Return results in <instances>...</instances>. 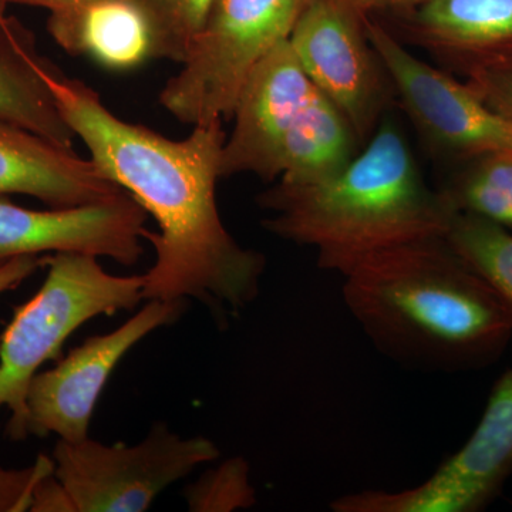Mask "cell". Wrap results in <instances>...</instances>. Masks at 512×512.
<instances>
[{
  "mask_svg": "<svg viewBox=\"0 0 512 512\" xmlns=\"http://www.w3.org/2000/svg\"><path fill=\"white\" fill-rule=\"evenodd\" d=\"M409 29L414 42L464 74L512 59V0H429Z\"/></svg>",
  "mask_w": 512,
  "mask_h": 512,
  "instance_id": "5bb4252c",
  "label": "cell"
},
{
  "mask_svg": "<svg viewBox=\"0 0 512 512\" xmlns=\"http://www.w3.org/2000/svg\"><path fill=\"white\" fill-rule=\"evenodd\" d=\"M52 64L37 50L32 30L15 16L0 15V119L72 147L76 134L46 82Z\"/></svg>",
  "mask_w": 512,
  "mask_h": 512,
  "instance_id": "9a60e30c",
  "label": "cell"
},
{
  "mask_svg": "<svg viewBox=\"0 0 512 512\" xmlns=\"http://www.w3.org/2000/svg\"><path fill=\"white\" fill-rule=\"evenodd\" d=\"M365 15L349 0H311L289 43L313 86L366 140L386 99L382 63L367 39Z\"/></svg>",
  "mask_w": 512,
  "mask_h": 512,
  "instance_id": "9c48e42d",
  "label": "cell"
},
{
  "mask_svg": "<svg viewBox=\"0 0 512 512\" xmlns=\"http://www.w3.org/2000/svg\"><path fill=\"white\" fill-rule=\"evenodd\" d=\"M343 279L349 312L375 348L400 365L481 369L512 338L510 309L444 238L370 256Z\"/></svg>",
  "mask_w": 512,
  "mask_h": 512,
  "instance_id": "7a4b0ae2",
  "label": "cell"
},
{
  "mask_svg": "<svg viewBox=\"0 0 512 512\" xmlns=\"http://www.w3.org/2000/svg\"><path fill=\"white\" fill-rule=\"evenodd\" d=\"M184 497L192 512H231L254 507L256 493L249 464L242 457L228 458L188 485Z\"/></svg>",
  "mask_w": 512,
  "mask_h": 512,
  "instance_id": "ffe728a7",
  "label": "cell"
},
{
  "mask_svg": "<svg viewBox=\"0 0 512 512\" xmlns=\"http://www.w3.org/2000/svg\"><path fill=\"white\" fill-rule=\"evenodd\" d=\"M47 30L70 55L110 69H131L151 57L150 22L138 0H94L50 13Z\"/></svg>",
  "mask_w": 512,
  "mask_h": 512,
  "instance_id": "2e32d148",
  "label": "cell"
},
{
  "mask_svg": "<svg viewBox=\"0 0 512 512\" xmlns=\"http://www.w3.org/2000/svg\"><path fill=\"white\" fill-rule=\"evenodd\" d=\"M349 2L362 15L369 16L375 10L417 8L429 0H349Z\"/></svg>",
  "mask_w": 512,
  "mask_h": 512,
  "instance_id": "d4e9b609",
  "label": "cell"
},
{
  "mask_svg": "<svg viewBox=\"0 0 512 512\" xmlns=\"http://www.w3.org/2000/svg\"><path fill=\"white\" fill-rule=\"evenodd\" d=\"M148 212L121 192L109 200L37 211L0 197V264L23 255L73 252L131 266L143 255Z\"/></svg>",
  "mask_w": 512,
  "mask_h": 512,
  "instance_id": "8fae6325",
  "label": "cell"
},
{
  "mask_svg": "<svg viewBox=\"0 0 512 512\" xmlns=\"http://www.w3.org/2000/svg\"><path fill=\"white\" fill-rule=\"evenodd\" d=\"M90 2H94V0H0V15L6 13L10 5L36 6V8H45L53 13Z\"/></svg>",
  "mask_w": 512,
  "mask_h": 512,
  "instance_id": "484cf974",
  "label": "cell"
},
{
  "mask_svg": "<svg viewBox=\"0 0 512 512\" xmlns=\"http://www.w3.org/2000/svg\"><path fill=\"white\" fill-rule=\"evenodd\" d=\"M43 266L40 255L15 256L0 264V295L15 289Z\"/></svg>",
  "mask_w": 512,
  "mask_h": 512,
  "instance_id": "cb8c5ba5",
  "label": "cell"
},
{
  "mask_svg": "<svg viewBox=\"0 0 512 512\" xmlns=\"http://www.w3.org/2000/svg\"><path fill=\"white\" fill-rule=\"evenodd\" d=\"M55 471L52 458L40 456L32 467L8 470L0 467V512L29 511L33 487Z\"/></svg>",
  "mask_w": 512,
  "mask_h": 512,
  "instance_id": "7402d4cb",
  "label": "cell"
},
{
  "mask_svg": "<svg viewBox=\"0 0 512 512\" xmlns=\"http://www.w3.org/2000/svg\"><path fill=\"white\" fill-rule=\"evenodd\" d=\"M444 239L512 313V232L471 212L457 211Z\"/></svg>",
  "mask_w": 512,
  "mask_h": 512,
  "instance_id": "ac0fdd59",
  "label": "cell"
},
{
  "mask_svg": "<svg viewBox=\"0 0 512 512\" xmlns=\"http://www.w3.org/2000/svg\"><path fill=\"white\" fill-rule=\"evenodd\" d=\"M218 457L214 441L183 439L157 423L137 446L59 439L52 460L76 512H143L168 485Z\"/></svg>",
  "mask_w": 512,
  "mask_h": 512,
  "instance_id": "8992f818",
  "label": "cell"
},
{
  "mask_svg": "<svg viewBox=\"0 0 512 512\" xmlns=\"http://www.w3.org/2000/svg\"><path fill=\"white\" fill-rule=\"evenodd\" d=\"M315 89L289 39L275 46L239 93L234 128L222 148L221 177L249 173L266 181L279 178L286 134Z\"/></svg>",
  "mask_w": 512,
  "mask_h": 512,
  "instance_id": "7c38bea8",
  "label": "cell"
},
{
  "mask_svg": "<svg viewBox=\"0 0 512 512\" xmlns=\"http://www.w3.org/2000/svg\"><path fill=\"white\" fill-rule=\"evenodd\" d=\"M46 82L63 119L113 183L153 215L158 232L144 231L156 262L144 276L147 301L195 298L212 311L237 313L258 298L265 256L239 245L218 210L225 131L222 121L197 124L183 140L128 123L100 94L66 76L55 63Z\"/></svg>",
  "mask_w": 512,
  "mask_h": 512,
  "instance_id": "6da1fadb",
  "label": "cell"
},
{
  "mask_svg": "<svg viewBox=\"0 0 512 512\" xmlns=\"http://www.w3.org/2000/svg\"><path fill=\"white\" fill-rule=\"evenodd\" d=\"M365 29L404 109L431 143L461 158L512 154V120L491 109L467 83L414 56L369 16Z\"/></svg>",
  "mask_w": 512,
  "mask_h": 512,
  "instance_id": "ba28073f",
  "label": "cell"
},
{
  "mask_svg": "<svg viewBox=\"0 0 512 512\" xmlns=\"http://www.w3.org/2000/svg\"><path fill=\"white\" fill-rule=\"evenodd\" d=\"M309 3L215 0L183 69L161 90V106L191 126L231 120L249 74L289 39Z\"/></svg>",
  "mask_w": 512,
  "mask_h": 512,
  "instance_id": "5b68a950",
  "label": "cell"
},
{
  "mask_svg": "<svg viewBox=\"0 0 512 512\" xmlns=\"http://www.w3.org/2000/svg\"><path fill=\"white\" fill-rule=\"evenodd\" d=\"M151 28V57L185 62L215 0H138Z\"/></svg>",
  "mask_w": 512,
  "mask_h": 512,
  "instance_id": "d6986e66",
  "label": "cell"
},
{
  "mask_svg": "<svg viewBox=\"0 0 512 512\" xmlns=\"http://www.w3.org/2000/svg\"><path fill=\"white\" fill-rule=\"evenodd\" d=\"M262 225L315 249L319 268L346 275L370 256L444 238L457 210L429 187L400 131L384 121L362 153L319 184L274 185L258 197Z\"/></svg>",
  "mask_w": 512,
  "mask_h": 512,
  "instance_id": "3957f363",
  "label": "cell"
},
{
  "mask_svg": "<svg viewBox=\"0 0 512 512\" xmlns=\"http://www.w3.org/2000/svg\"><path fill=\"white\" fill-rule=\"evenodd\" d=\"M464 76L491 109L512 120V59L476 67Z\"/></svg>",
  "mask_w": 512,
  "mask_h": 512,
  "instance_id": "44dd1931",
  "label": "cell"
},
{
  "mask_svg": "<svg viewBox=\"0 0 512 512\" xmlns=\"http://www.w3.org/2000/svg\"><path fill=\"white\" fill-rule=\"evenodd\" d=\"M45 282L18 306L0 338V409L12 417L10 440L28 439L26 396L33 377L49 360L62 359L64 342L96 316L131 311L144 299V276H117L96 256L57 252L45 256Z\"/></svg>",
  "mask_w": 512,
  "mask_h": 512,
  "instance_id": "277c9868",
  "label": "cell"
},
{
  "mask_svg": "<svg viewBox=\"0 0 512 512\" xmlns=\"http://www.w3.org/2000/svg\"><path fill=\"white\" fill-rule=\"evenodd\" d=\"M357 141L338 107L315 89L286 134L279 181L311 185L335 177L356 156Z\"/></svg>",
  "mask_w": 512,
  "mask_h": 512,
  "instance_id": "e0dca14e",
  "label": "cell"
},
{
  "mask_svg": "<svg viewBox=\"0 0 512 512\" xmlns=\"http://www.w3.org/2000/svg\"><path fill=\"white\" fill-rule=\"evenodd\" d=\"M512 474V369L494 384L470 439L426 481L400 491L366 490L330 503L335 512H478Z\"/></svg>",
  "mask_w": 512,
  "mask_h": 512,
  "instance_id": "52a82bcc",
  "label": "cell"
},
{
  "mask_svg": "<svg viewBox=\"0 0 512 512\" xmlns=\"http://www.w3.org/2000/svg\"><path fill=\"white\" fill-rule=\"evenodd\" d=\"M184 309L185 301H148L120 328L87 339L53 369L37 373L26 396L28 436L86 440L94 407L120 360L151 332L177 322Z\"/></svg>",
  "mask_w": 512,
  "mask_h": 512,
  "instance_id": "30bf717a",
  "label": "cell"
},
{
  "mask_svg": "<svg viewBox=\"0 0 512 512\" xmlns=\"http://www.w3.org/2000/svg\"><path fill=\"white\" fill-rule=\"evenodd\" d=\"M29 511L32 512H76L72 497L64 485L57 480L55 471L40 478L33 487Z\"/></svg>",
  "mask_w": 512,
  "mask_h": 512,
  "instance_id": "603a6c76",
  "label": "cell"
},
{
  "mask_svg": "<svg viewBox=\"0 0 512 512\" xmlns=\"http://www.w3.org/2000/svg\"><path fill=\"white\" fill-rule=\"evenodd\" d=\"M73 147L0 119V197L23 194L50 208L77 207L124 192Z\"/></svg>",
  "mask_w": 512,
  "mask_h": 512,
  "instance_id": "4fadbf2b",
  "label": "cell"
}]
</instances>
